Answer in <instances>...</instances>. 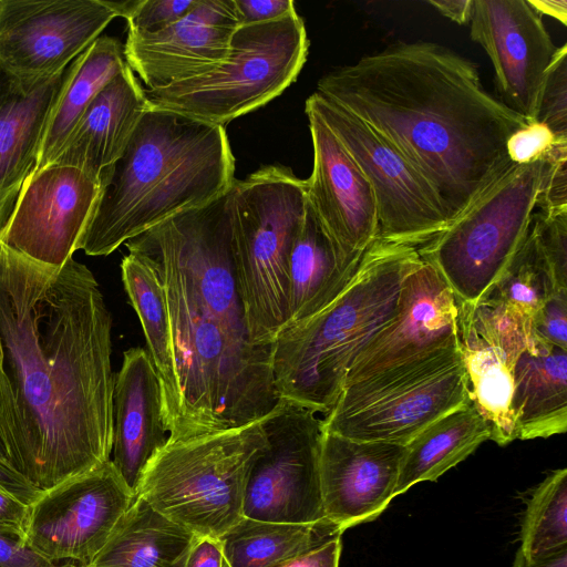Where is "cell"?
Instances as JSON below:
<instances>
[{
	"label": "cell",
	"instance_id": "1",
	"mask_svg": "<svg viewBox=\"0 0 567 567\" xmlns=\"http://www.w3.org/2000/svg\"><path fill=\"white\" fill-rule=\"evenodd\" d=\"M112 316L73 257L33 261L0 241V437L40 491L111 460Z\"/></svg>",
	"mask_w": 567,
	"mask_h": 567
},
{
	"label": "cell",
	"instance_id": "2",
	"mask_svg": "<svg viewBox=\"0 0 567 567\" xmlns=\"http://www.w3.org/2000/svg\"><path fill=\"white\" fill-rule=\"evenodd\" d=\"M166 292L179 417L168 440L239 427L280 401L271 346L252 342L237 276L230 189L127 240Z\"/></svg>",
	"mask_w": 567,
	"mask_h": 567
},
{
	"label": "cell",
	"instance_id": "3",
	"mask_svg": "<svg viewBox=\"0 0 567 567\" xmlns=\"http://www.w3.org/2000/svg\"><path fill=\"white\" fill-rule=\"evenodd\" d=\"M317 93L392 144L439 196L449 221L513 163L528 121L483 86L476 64L430 41H399L323 75Z\"/></svg>",
	"mask_w": 567,
	"mask_h": 567
},
{
	"label": "cell",
	"instance_id": "4",
	"mask_svg": "<svg viewBox=\"0 0 567 567\" xmlns=\"http://www.w3.org/2000/svg\"><path fill=\"white\" fill-rule=\"evenodd\" d=\"M235 181L224 126L150 106L106 175L76 250L107 256L157 224L212 203Z\"/></svg>",
	"mask_w": 567,
	"mask_h": 567
},
{
	"label": "cell",
	"instance_id": "5",
	"mask_svg": "<svg viewBox=\"0 0 567 567\" xmlns=\"http://www.w3.org/2000/svg\"><path fill=\"white\" fill-rule=\"evenodd\" d=\"M421 262L419 247L377 238L334 301L285 328L271 344L279 399L328 413L359 353L394 317L402 284Z\"/></svg>",
	"mask_w": 567,
	"mask_h": 567
},
{
	"label": "cell",
	"instance_id": "6",
	"mask_svg": "<svg viewBox=\"0 0 567 567\" xmlns=\"http://www.w3.org/2000/svg\"><path fill=\"white\" fill-rule=\"evenodd\" d=\"M305 179L266 165L230 188L233 247L251 340L270 347L289 318V258L307 213Z\"/></svg>",
	"mask_w": 567,
	"mask_h": 567
},
{
	"label": "cell",
	"instance_id": "7",
	"mask_svg": "<svg viewBox=\"0 0 567 567\" xmlns=\"http://www.w3.org/2000/svg\"><path fill=\"white\" fill-rule=\"evenodd\" d=\"M266 445L264 417L168 440L146 465L136 495L197 537L219 539L244 516L247 477Z\"/></svg>",
	"mask_w": 567,
	"mask_h": 567
},
{
	"label": "cell",
	"instance_id": "8",
	"mask_svg": "<svg viewBox=\"0 0 567 567\" xmlns=\"http://www.w3.org/2000/svg\"><path fill=\"white\" fill-rule=\"evenodd\" d=\"M309 40L301 17L238 27L227 58L214 70L165 87L144 90L151 107L220 125L264 106L296 81Z\"/></svg>",
	"mask_w": 567,
	"mask_h": 567
},
{
	"label": "cell",
	"instance_id": "9",
	"mask_svg": "<svg viewBox=\"0 0 567 567\" xmlns=\"http://www.w3.org/2000/svg\"><path fill=\"white\" fill-rule=\"evenodd\" d=\"M543 171L544 158L512 164L443 231L419 248L457 301L476 305L503 276L529 231Z\"/></svg>",
	"mask_w": 567,
	"mask_h": 567
},
{
	"label": "cell",
	"instance_id": "10",
	"mask_svg": "<svg viewBox=\"0 0 567 567\" xmlns=\"http://www.w3.org/2000/svg\"><path fill=\"white\" fill-rule=\"evenodd\" d=\"M471 402L460 348H449L346 385L321 423L351 440L405 446Z\"/></svg>",
	"mask_w": 567,
	"mask_h": 567
},
{
	"label": "cell",
	"instance_id": "11",
	"mask_svg": "<svg viewBox=\"0 0 567 567\" xmlns=\"http://www.w3.org/2000/svg\"><path fill=\"white\" fill-rule=\"evenodd\" d=\"M305 109L322 120L368 179L377 203L378 238L420 248L447 227L434 189L385 138L317 92Z\"/></svg>",
	"mask_w": 567,
	"mask_h": 567
},
{
	"label": "cell",
	"instance_id": "12",
	"mask_svg": "<svg viewBox=\"0 0 567 567\" xmlns=\"http://www.w3.org/2000/svg\"><path fill=\"white\" fill-rule=\"evenodd\" d=\"M316 414L280 400L264 417L267 445L247 477L245 517L278 523L326 518L320 484L323 430Z\"/></svg>",
	"mask_w": 567,
	"mask_h": 567
},
{
	"label": "cell",
	"instance_id": "13",
	"mask_svg": "<svg viewBox=\"0 0 567 567\" xmlns=\"http://www.w3.org/2000/svg\"><path fill=\"white\" fill-rule=\"evenodd\" d=\"M135 496L110 460L43 491L28 505L23 538L53 564L69 559L86 566Z\"/></svg>",
	"mask_w": 567,
	"mask_h": 567
},
{
	"label": "cell",
	"instance_id": "14",
	"mask_svg": "<svg viewBox=\"0 0 567 567\" xmlns=\"http://www.w3.org/2000/svg\"><path fill=\"white\" fill-rule=\"evenodd\" d=\"M116 17L109 0H0V64L22 80L54 76Z\"/></svg>",
	"mask_w": 567,
	"mask_h": 567
},
{
	"label": "cell",
	"instance_id": "15",
	"mask_svg": "<svg viewBox=\"0 0 567 567\" xmlns=\"http://www.w3.org/2000/svg\"><path fill=\"white\" fill-rule=\"evenodd\" d=\"M102 184L79 168L52 163L23 184L0 241L39 264L61 267L76 251Z\"/></svg>",
	"mask_w": 567,
	"mask_h": 567
},
{
	"label": "cell",
	"instance_id": "16",
	"mask_svg": "<svg viewBox=\"0 0 567 567\" xmlns=\"http://www.w3.org/2000/svg\"><path fill=\"white\" fill-rule=\"evenodd\" d=\"M305 112L313 151L307 202L342 264L357 268L379 236L374 194L338 137L316 113Z\"/></svg>",
	"mask_w": 567,
	"mask_h": 567
},
{
	"label": "cell",
	"instance_id": "17",
	"mask_svg": "<svg viewBox=\"0 0 567 567\" xmlns=\"http://www.w3.org/2000/svg\"><path fill=\"white\" fill-rule=\"evenodd\" d=\"M470 34L489 56L499 101L536 120L547 68L557 47L527 0H473Z\"/></svg>",
	"mask_w": 567,
	"mask_h": 567
},
{
	"label": "cell",
	"instance_id": "18",
	"mask_svg": "<svg viewBox=\"0 0 567 567\" xmlns=\"http://www.w3.org/2000/svg\"><path fill=\"white\" fill-rule=\"evenodd\" d=\"M449 348H460L458 302L435 267L422 258L402 284L394 317L359 353L343 388Z\"/></svg>",
	"mask_w": 567,
	"mask_h": 567
},
{
	"label": "cell",
	"instance_id": "19",
	"mask_svg": "<svg viewBox=\"0 0 567 567\" xmlns=\"http://www.w3.org/2000/svg\"><path fill=\"white\" fill-rule=\"evenodd\" d=\"M458 302V342L471 399L491 426V440L505 446L516 439L512 411L514 368L532 331L485 298Z\"/></svg>",
	"mask_w": 567,
	"mask_h": 567
},
{
	"label": "cell",
	"instance_id": "20",
	"mask_svg": "<svg viewBox=\"0 0 567 567\" xmlns=\"http://www.w3.org/2000/svg\"><path fill=\"white\" fill-rule=\"evenodd\" d=\"M237 28L234 0H199L192 12L165 29L127 31L124 58L147 90L165 87L219 65Z\"/></svg>",
	"mask_w": 567,
	"mask_h": 567
},
{
	"label": "cell",
	"instance_id": "21",
	"mask_svg": "<svg viewBox=\"0 0 567 567\" xmlns=\"http://www.w3.org/2000/svg\"><path fill=\"white\" fill-rule=\"evenodd\" d=\"M404 445L323 431L320 484L326 518L344 533L375 519L395 497Z\"/></svg>",
	"mask_w": 567,
	"mask_h": 567
},
{
	"label": "cell",
	"instance_id": "22",
	"mask_svg": "<svg viewBox=\"0 0 567 567\" xmlns=\"http://www.w3.org/2000/svg\"><path fill=\"white\" fill-rule=\"evenodd\" d=\"M168 439L159 377L147 351L131 348L114 380L111 462L135 495L146 465Z\"/></svg>",
	"mask_w": 567,
	"mask_h": 567
},
{
	"label": "cell",
	"instance_id": "23",
	"mask_svg": "<svg viewBox=\"0 0 567 567\" xmlns=\"http://www.w3.org/2000/svg\"><path fill=\"white\" fill-rule=\"evenodd\" d=\"M66 69L51 78L22 80L0 64V234L23 184L37 168Z\"/></svg>",
	"mask_w": 567,
	"mask_h": 567
},
{
	"label": "cell",
	"instance_id": "24",
	"mask_svg": "<svg viewBox=\"0 0 567 567\" xmlns=\"http://www.w3.org/2000/svg\"><path fill=\"white\" fill-rule=\"evenodd\" d=\"M148 109L144 89L126 65L95 95L53 163L103 184Z\"/></svg>",
	"mask_w": 567,
	"mask_h": 567
},
{
	"label": "cell",
	"instance_id": "25",
	"mask_svg": "<svg viewBox=\"0 0 567 567\" xmlns=\"http://www.w3.org/2000/svg\"><path fill=\"white\" fill-rule=\"evenodd\" d=\"M516 439H547L567 430V351L529 339L514 368Z\"/></svg>",
	"mask_w": 567,
	"mask_h": 567
},
{
	"label": "cell",
	"instance_id": "26",
	"mask_svg": "<svg viewBox=\"0 0 567 567\" xmlns=\"http://www.w3.org/2000/svg\"><path fill=\"white\" fill-rule=\"evenodd\" d=\"M197 538L136 495L102 549L80 567H185Z\"/></svg>",
	"mask_w": 567,
	"mask_h": 567
},
{
	"label": "cell",
	"instance_id": "27",
	"mask_svg": "<svg viewBox=\"0 0 567 567\" xmlns=\"http://www.w3.org/2000/svg\"><path fill=\"white\" fill-rule=\"evenodd\" d=\"M358 267L342 264L308 204L289 258V318L285 328L313 317L332 303Z\"/></svg>",
	"mask_w": 567,
	"mask_h": 567
},
{
	"label": "cell",
	"instance_id": "28",
	"mask_svg": "<svg viewBox=\"0 0 567 567\" xmlns=\"http://www.w3.org/2000/svg\"><path fill=\"white\" fill-rule=\"evenodd\" d=\"M121 274L124 289L140 319L147 353L162 383L165 419L172 435L178 424L179 392L166 292L156 270L135 252L124 256Z\"/></svg>",
	"mask_w": 567,
	"mask_h": 567
},
{
	"label": "cell",
	"instance_id": "29",
	"mask_svg": "<svg viewBox=\"0 0 567 567\" xmlns=\"http://www.w3.org/2000/svg\"><path fill=\"white\" fill-rule=\"evenodd\" d=\"M126 65L122 43L112 37H99L68 66L64 85L44 132L35 171L56 159L95 95Z\"/></svg>",
	"mask_w": 567,
	"mask_h": 567
},
{
	"label": "cell",
	"instance_id": "30",
	"mask_svg": "<svg viewBox=\"0 0 567 567\" xmlns=\"http://www.w3.org/2000/svg\"><path fill=\"white\" fill-rule=\"evenodd\" d=\"M491 436L489 424L473 402L442 416L405 445L394 496L416 483L436 481Z\"/></svg>",
	"mask_w": 567,
	"mask_h": 567
},
{
	"label": "cell",
	"instance_id": "31",
	"mask_svg": "<svg viewBox=\"0 0 567 567\" xmlns=\"http://www.w3.org/2000/svg\"><path fill=\"white\" fill-rule=\"evenodd\" d=\"M342 534L328 518L278 523L243 516L219 539L227 567H268Z\"/></svg>",
	"mask_w": 567,
	"mask_h": 567
},
{
	"label": "cell",
	"instance_id": "32",
	"mask_svg": "<svg viewBox=\"0 0 567 567\" xmlns=\"http://www.w3.org/2000/svg\"><path fill=\"white\" fill-rule=\"evenodd\" d=\"M555 292L557 290L549 270L528 231L520 248L486 298L492 299L532 331L535 316Z\"/></svg>",
	"mask_w": 567,
	"mask_h": 567
},
{
	"label": "cell",
	"instance_id": "33",
	"mask_svg": "<svg viewBox=\"0 0 567 567\" xmlns=\"http://www.w3.org/2000/svg\"><path fill=\"white\" fill-rule=\"evenodd\" d=\"M567 547V468L550 472L534 489L520 526V547L536 560Z\"/></svg>",
	"mask_w": 567,
	"mask_h": 567
},
{
	"label": "cell",
	"instance_id": "34",
	"mask_svg": "<svg viewBox=\"0 0 567 567\" xmlns=\"http://www.w3.org/2000/svg\"><path fill=\"white\" fill-rule=\"evenodd\" d=\"M529 231L556 290H567V210L534 213Z\"/></svg>",
	"mask_w": 567,
	"mask_h": 567
},
{
	"label": "cell",
	"instance_id": "35",
	"mask_svg": "<svg viewBox=\"0 0 567 567\" xmlns=\"http://www.w3.org/2000/svg\"><path fill=\"white\" fill-rule=\"evenodd\" d=\"M558 138H567V45L557 48L546 70L536 120Z\"/></svg>",
	"mask_w": 567,
	"mask_h": 567
},
{
	"label": "cell",
	"instance_id": "36",
	"mask_svg": "<svg viewBox=\"0 0 567 567\" xmlns=\"http://www.w3.org/2000/svg\"><path fill=\"white\" fill-rule=\"evenodd\" d=\"M543 158L537 207L543 213L567 210V138L558 140Z\"/></svg>",
	"mask_w": 567,
	"mask_h": 567
},
{
	"label": "cell",
	"instance_id": "37",
	"mask_svg": "<svg viewBox=\"0 0 567 567\" xmlns=\"http://www.w3.org/2000/svg\"><path fill=\"white\" fill-rule=\"evenodd\" d=\"M199 0H138L126 18L128 31L155 32L192 12Z\"/></svg>",
	"mask_w": 567,
	"mask_h": 567
},
{
	"label": "cell",
	"instance_id": "38",
	"mask_svg": "<svg viewBox=\"0 0 567 567\" xmlns=\"http://www.w3.org/2000/svg\"><path fill=\"white\" fill-rule=\"evenodd\" d=\"M558 140L545 124L527 122L508 137L507 156L513 164H529L543 158Z\"/></svg>",
	"mask_w": 567,
	"mask_h": 567
},
{
	"label": "cell",
	"instance_id": "39",
	"mask_svg": "<svg viewBox=\"0 0 567 567\" xmlns=\"http://www.w3.org/2000/svg\"><path fill=\"white\" fill-rule=\"evenodd\" d=\"M533 336L567 351V290L553 293L535 316Z\"/></svg>",
	"mask_w": 567,
	"mask_h": 567
},
{
	"label": "cell",
	"instance_id": "40",
	"mask_svg": "<svg viewBox=\"0 0 567 567\" xmlns=\"http://www.w3.org/2000/svg\"><path fill=\"white\" fill-rule=\"evenodd\" d=\"M53 565L27 545L22 532L0 525V567H51Z\"/></svg>",
	"mask_w": 567,
	"mask_h": 567
},
{
	"label": "cell",
	"instance_id": "41",
	"mask_svg": "<svg viewBox=\"0 0 567 567\" xmlns=\"http://www.w3.org/2000/svg\"><path fill=\"white\" fill-rule=\"evenodd\" d=\"M238 27L282 19L296 11L292 0H234Z\"/></svg>",
	"mask_w": 567,
	"mask_h": 567
},
{
	"label": "cell",
	"instance_id": "42",
	"mask_svg": "<svg viewBox=\"0 0 567 567\" xmlns=\"http://www.w3.org/2000/svg\"><path fill=\"white\" fill-rule=\"evenodd\" d=\"M341 536L337 535L313 548L268 567H339L342 549Z\"/></svg>",
	"mask_w": 567,
	"mask_h": 567
},
{
	"label": "cell",
	"instance_id": "43",
	"mask_svg": "<svg viewBox=\"0 0 567 567\" xmlns=\"http://www.w3.org/2000/svg\"><path fill=\"white\" fill-rule=\"evenodd\" d=\"M185 567H224L220 539L198 537L190 548Z\"/></svg>",
	"mask_w": 567,
	"mask_h": 567
},
{
	"label": "cell",
	"instance_id": "44",
	"mask_svg": "<svg viewBox=\"0 0 567 567\" xmlns=\"http://www.w3.org/2000/svg\"><path fill=\"white\" fill-rule=\"evenodd\" d=\"M0 491L6 492L22 503L30 505L42 493L31 485L17 471L0 464Z\"/></svg>",
	"mask_w": 567,
	"mask_h": 567
},
{
	"label": "cell",
	"instance_id": "45",
	"mask_svg": "<svg viewBox=\"0 0 567 567\" xmlns=\"http://www.w3.org/2000/svg\"><path fill=\"white\" fill-rule=\"evenodd\" d=\"M28 515V505L17 497L0 491V525L23 533Z\"/></svg>",
	"mask_w": 567,
	"mask_h": 567
},
{
	"label": "cell",
	"instance_id": "46",
	"mask_svg": "<svg viewBox=\"0 0 567 567\" xmlns=\"http://www.w3.org/2000/svg\"><path fill=\"white\" fill-rule=\"evenodd\" d=\"M430 6L450 20L465 24L470 22L473 0H427Z\"/></svg>",
	"mask_w": 567,
	"mask_h": 567
},
{
	"label": "cell",
	"instance_id": "47",
	"mask_svg": "<svg viewBox=\"0 0 567 567\" xmlns=\"http://www.w3.org/2000/svg\"><path fill=\"white\" fill-rule=\"evenodd\" d=\"M513 567H567V547L536 560H527L518 549Z\"/></svg>",
	"mask_w": 567,
	"mask_h": 567
},
{
	"label": "cell",
	"instance_id": "48",
	"mask_svg": "<svg viewBox=\"0 0 567 567\" xmlns=\"http://www.w3.org/2000/svg\"><path fill=\"white\" fill-rule=\"evenodd\" d=\"M530 7L539 14H547L567 24V1L566 0H527Z\"/></svg>",
	"mask_w": 567,
	"mask_h": 567
},
{
	"label": "cell",
	"instance_id": "49",
	"mask_svg": "<svg viewBox=\"0 0 567 567\" xmlns=\"http://www.w3.org/2000/svg\"><path fill=\"white\" fill-rule=\"evenodd\" d=\"M0 464L12 468L6 446L0 437ZM13 470V468H12Z\"/></svg>",
	"mask_w": 567,
	"mask_h": 567
},
{
	"label": "cell",
	"instance_id": "50",
	"mask_svg": "<svg viewBox=\"0 0 567 567\" xmlns=\"http://www.w3.org/2000/svg\"><path fill=\"white\" fill-rule=\"evenodd\" d=\"M51 567H80L79 564H73V563H65L63 565H53Z\"/></svg>",
	"mask_w": 567,
	"mask_h": 567
},
{
	"label": "cell",
	"instance_id": "51",
	"mask_svg": "<svg viewBox=\"0 0 567 567\" xmlns=\"http://www.w3.org/2000/svg\"><path fill=\"white\" fill-rule=\"evenodd\" d=\"M224 567H227V565L225 564V560H224Z\"/></svg>",
	"mask_w": 567,
	"mask_h": 567
}]
</instances>
